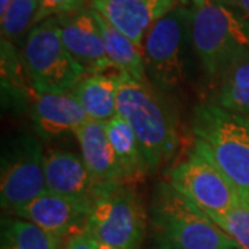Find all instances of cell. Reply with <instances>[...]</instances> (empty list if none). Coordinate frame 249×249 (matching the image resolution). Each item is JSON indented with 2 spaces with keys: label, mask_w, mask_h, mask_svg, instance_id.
<instances>
[{
  "label": "cell",
  "mask_w": 249,
  "mask_h": 249,
  "mask_svg": "<svg viewBox=\"0 0 249 249\" xmlns=\"http://www.w3.org/2000/svg\"><path fill=\"white\" fill-rule=\"evenodd\" d=\"M191 21L193 6L180 3L152 25L142 45L147 78L172 100L194 88L202 72Z\"/></svg>",
  "instance_id": "cell-1"
},
{
  "label": "cell",
  "mask_w": 249,
  "mask_h": 249,
  "mask_svg": "<svg viewBox=\"0 0 249 249\" xmlns=\"http://www.w3.org/2000/svg\"><path fill=\"white\" fill-rule=\"evenodd\" d=\"M116 114L130 124L150 173L172 160L178 147V121L169 96L150 80L142 82L122 73Z\"/></svg>",
  "instance_id": "cell-2"
},
{
  "label": "cell",
  "mask_w": 249,
  "mask_h": 249,
  "mask_svg": "<svg viewBox=\"0 0 249 249\" xmlns=\"http://www.w3.org/2000/svg\"><path fill=\"white\" fill-rule=\"evenodd\" d=\"M148 217L154 249H238L235 241L169 181L154 188Z\"/></svg>",
  "instance_id": "cell-3"
},
{
  "label": "cell",
  "mask_w": 249,
  "mask_h": 249,
  "mask_svg": "<svg viewBox=\"0 0 249 249\" xmlns=\"http://www.w3.org/2000/svg\"><path fill=\"white\" fill-rule=\"evenodd\" d=\"M191 129L237 188L242 202L249 204L248 116L205 101L194 107Z\"/></svg>",
  "instance_id": "cell-4"
},
{
  "label": "cell",
  "mask_w": 249,
  "mask_h": 249,
  "mask_svg": "<svg viewBox=\"0 0 249 249\" xmlns=\"http://www.w3.org/2000/svg\"><path fill=\"white\" fill-rule=\"evenodd\" d=\"M85 232L97 244L116 249H142L147 234V212L126 183L94 194Z\"/></svg>",
  "instance_id": "cell-5"
},
{
  "label": "cell",
  "mask_w": 249,
  "mask_h": 249,
  "mask_svg": "<svg viewBox=\"0 0 249 249\" xmlns=\"http://www.w3.org/2000/svg\"><path fill=\"white\" fill-rule=\"evenodd\" d=\"M21 57L36 93H68L86 75L64 45L55 17L31 31Z\"/></svg>",
  "instance_id": "cell-6"
},
{
  "label": "cell",
  "mask_w": 249,
  "mask_h": 249,
  "mask_svg": "<svg viewBox=\"0 0 249 249\" xmlns=\"http://www.w3.org/2000/svg\"><path fill=\"white\" fill-rule=\"evenodd\" d=\"M191 32L206 79L213 82L223 62L238 49H249V21L240 9L209 0L193 7Z\"/></svg>",
  "instance_id": "cell-7"
},
{
  "label": "cell",
  "mask_w": 249,
  "mask_h": 249,
  "mask_svg": "<svg viewBox=\"0 0 249 249\" xmlns=\"http://www.w3.org/2000/svg\"><path fill=\"white\" fill-rule=\"evenodd\" d=\"M168 181L208 217L226 213L242 202L237 188L199 140L186 160L170 170Z\"/></svg>",
  "instance_id": "cell-8"
},
{
  "label": "cell",
  "mask_w": 249,
  "mask_h": 249,
  "mask_svg": "<svg viewBox=\"0 0 249 249\" xmlns=\"http://www.w3.org/2000/svg\"><path fill=\"white\" fill-rule=\"evenodd\" d=\"M47 193L46 152L39 139L21 133L9 139L1 148L0 204L3 211L14 212Z\"/></svg>",
  "instance_id": "cell-9"
},
{
  "label": "cell",
  "mask_w": 249,
  "mask_h": 249,
  "mask_svg": "<svg viewBox=\"0 0 249 249\" xmlns=\"http://www.w3.org/2000/svg\"><path fill=\"white\" fill-rule=\"evenodd\" d=\"M91 202L45 193L29 204L16 209L13 214L34 223L60 245L68 235L85 232L91 211Z\"/></svg>",
  "instance_id": "cell-10"
},
{
  "label": "cell",
  "mask_w": 249,
  "mask_h": 249,
  "mask_svg": "<svg viewBox=\"0 0 249 249\" xmlns=\"http://www.w3.org/2000/svg\"><path fill=\"white\" fill-rule=\"evenodd\" d=\"M55 19L67 50L86 73L115 68L108 60L96 11L90 4L78 11L57 16Z\"/></svg>",
  "instance_id": "cell-11"
},
{
  "label": "cell",
  "mask_w": 249,
  "mask_h": 249,
  "mask_svg": "<svg viewBox=\"0 0 249 249\" xmlns=\"http://www.w3.org/2000/svg\"><path fill=\"white\" fill-rule=\"evenodd\" d=\"M181 0H89L101 17L142 47L151 27Z\"/></svg>",
  "instance_id": "cell-12"
},
{
  "label": "cell",
  "mask_w": 249,
  "mask_h": 249,
  "mask_svg": "<svg viewBox=\"0 0 249 249\" xmlns=\"http://www.w3.org/2000/svg\"><path fill=\"white\" fill-rule=\"evenodd\" d=\"M82 160L89 170L94 194L107 187L124 183V173L108 139L107 126L103 122L86 121L75 132Z\"/></svg>",
  "instance_id": "cell-13"
},
{
  "label": "cell",
  "mask_w": 249,
  "mask_h": 249,
  "mask_svg": "<svg viewBox=\"0 0 249 249\" xmlns=\"http://www.w3.org/2000/svg\"><path fill=\"white\" fill-rule=\"evenodd\" d=\"M31 116L36 132L45 139H60L73 134L88 121L72 91L68 93H36L32 96Z\"/></svg>",
  "instance_id": "cell-14"
},
{
  "label": "cell",
  "mask_w": 249,
  "mask_h": 249,
  "mask_svg": "<svg viewBox=\"0 0 249 249\" xmlns=\"http://www.w3.org/2000/svg\"><path fill=\"white\" fill-rule=\"evenodd\" d=\"M47 191L78 201L94 199V184L83 160L76 154L62 150L46 152Z\"/></svg>",
  "instance_id": "cell-15"
},
{
  "label": "cell",
  "mask_w": 249,
  "mask_h": 249,
  "mask_svg": "<svg viewBox=\"0 0 249 249\" xmlns=\"http://www.w3.org/2000/svg\"><path fill=\"white\" fill-rule=\"evenodd\" d=\"M212 85L214 96L211 103L249 118V49L230 54Z\"/></svg>",
  "instance_id": "cell-16"
},
{
  "label": "cell",
  "mask_w": 249,
  "mask_h": 249,
  "mask_svg": "<svg viewBox=\"0 0 249 249\" xmlns=\"http://www.w3.org/2000/svg\"><path fill=\"white\" fill-rule=\"evenodd\" d=\"M122 73L116 67L106 72L86 73L73 88L72 93L89 121L107 124L116 115L118 86Z\"/></svg>",
  "instance_id": "cell-17"
},
{
  "label": "cell",
  "mask_w": 249,
  "mask_h": 249,
  "mask_svg": "<svg viewBox=\"0 0 249 249\" xmlns=\"http://www.w3.org/2000/svg\"><path fill=\"white\" fill-rule=\"evenodd\" d=\"M96 17L101 29L108 60L130 78L142 82L148 80L145 73V64H144V50L136 45L132 39L124 35L121 31L112 27L97 11H96Z\"/></svg>",
  "instance_id": "cell-18"
},
{
  "label": "cell",
  "mask_w": 249,
  "mask_h": 249,
  "mask_svg": "<svg viewBox=\"0 0 249 249\" xmlns=\"http://www.w3.org/2000/svg\"><path fill=\"white\" fill-rule=\"evenodd\" d=\"M106 126L108 139L124 173V183L130 180H139L150 173L130 124L116 114L112 119L108 121Z\"/></svg>",
  "instance_id": "cell-19"
},
{
  "label": "cell",
  "mask_w": 249,
  "mask_h": 249,
  "mask_svg": "<svg viewBox=\"0 0 249 249\" xmlns=\"http://www.w3.org/2000/svg\"><path fill=\"white\" fill-rule=\"evenodd\" d=\"M60 242L34 223L17 216L1 219L0 249H60Z\"/></svg>",
  "instance_id": "cell-20"
},
{
  "label": "cell",
  "mask_w": 249,
  "mask_h": 249,
  "mask_svg": "<svg viewBox=\"0 0 249 249\" xmlns=\"http://www.w3.org/2000/svg\"><path fill=\"white\" fill-rule=\"evenodd\" d=\"M39 0H13L6 13L0 16L1 39L22 47L31 31L39 24Z\"/></svg>",
  "instance_id": "cell-21"
},
{
  "label": "cell",
  "mask_w": 249,
  "mask_h": 249,
  "mask_svg": "<svg viewBox=\"0 0 249 249\" xmlns=\"http://www.w3.org/2000/svg\"><path fill=\"white\" fill-rule=\"evenodd\" d=\"M209 219L235 241L238 249H249V204L241 202L226 213Z\"/></svg>",
  "instance_id": "cell-22"
},
{
  "label": "cell",
  "mask_w": 249,
  "mask_h": 249,
  "mask_svg": "<svg viewBox=\"0 0 249 249\" xmlns=\"http://www.w3.org/2000/svg\"><path fill=\"white\" fill-rule=\"evenodd\" d=\"M39 3H40L39 24L47 18L78 11L88 6L86 0H39Z\"/></svg>",
  "instance_id": "cell-23"
},
{
  "label": "cell",
  "mask_w": 249,
  "mask_h": 249,
  "mask_svg": "<svg viewBox=\"0 0 249 249\" xmlns=\"http://www.w3.org/2000/svg\"><path fill=\"white\" fill-rule=\"evenodd\" d=\"M67 249H97V242L89 237L86 232H80L71 237V240H68Z\"/></svg>",
  "instance_id": "cell-24"
},
{
  "label": "cell",
  "mask_w": 249,
  "mask_h": 249,
  "mask_svg": "<svg viewBox=\"0 0 249 249\" xmlns=\"http://www.w3.org/2000/svg\"><path fill=\"white\" fill-rule=\"evenodd\" d=\"M237 7L249 21V0H237Z\"/></svg>",
  "instance_id": "cell-25"
},
{
  "label": "cell",
  "mask_w": 249,
  "mask_h": 249,
  "mask_svg": "<svg viewBox=\"0 0 249 249\" xmlns=\"http://www.w3.org/2000/svg\"><path fill=\"white\" fill-rule=\"evenodd\" d=\"M11 3H13V0H0V16H3L6 13V10L9 9Z\"/></svg>",
  "instance_id": "cell-26"
},
{
  "label": "cell",
  "mask_w": 249,
  "mask_h": 249,
  "mask_svg": "<svg viewBox=\"0 0 249 249\" xmlns=\"http://www.w3.org/2000/svg\"><path fill=\"white\" fill-rule=\"evenodd\" d=\"M219 4H224V6H229V7H234V9H238L237 7V0H213Z\"/></svg>",
  "instance_id": "cell-27"
},
{
  "label": "cell",
  "mask_w": 249,
  "mask_h": 249,
  "mask_svg": "<svg viewBox=\"0 0 249 249\" xmlns=\"http://www.w3.org/2000/svg\"><path fill=\"white\" fill-rule=\"evenodd\" d=\"M208 1H209V0H188V3H190L193 7H196V9H198V7H202V6H205Z\"/></svg>",
  "instance_id": "cell-28"
},
{
  "label": "cell",
  "mask_w": 249,
  "mask_h": 249,
  "mask_svg": "<svg viewBox=\"0 0 249 249\" xmlns=\"http://www.w3.org/2000/svg\"><path fill=\"white\" fill-rule=\"evenodd\" d=\"M97 249H116V248H111V247H107V245H101V244H97Z\"/></svg>",
  "instance_id": "cell-29"
},
{
  "label": "cell",
  "mask_w": 249,
  "mask_h": 249,
  "mask_svg": "<svg viewBox=\"0 0 249 249\" xmlns=\"http://www.w3.org/2000/svg\"><path fill=\"white\" fill-rule=\"evenodd\" d=\"M60 249H67V248H65V247H62V248H60Z\"/></svg>",
  "instance_id": "cell-30"
}]
</instances>
